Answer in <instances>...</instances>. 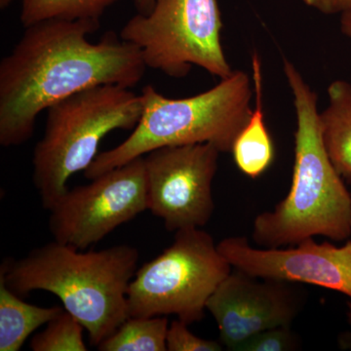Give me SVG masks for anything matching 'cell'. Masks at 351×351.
Instances as JSON below:
<instances>
[{"mask_svg":"<svg viewBox=\"0 0 351 351\" xmlns=\"http://www.w3.org/2000/svg\"><path fill=\"white\" fill-rule=\"evenodd\" d=\"M64 311L25 302L0 282V351H19L32 332Z\"/></svg>","mask_w":351,"mask_h":351,"instance_id":"5bb4252c","label":"cell"},{"mask_svg":"<svg viewBox=\"0 0 351 351\" xmlns=\"http://www.w3.org/2000/svg\"><path fill=\"white\" fill-rule=\"evenodd\" d=\"M294 284L258 278L233 269L206 304V311L218 325L223 348L235 351L257 332L292 326L306 302L302 289Z\"/></svg>","mask_w":351,"mask_h":351,"instance_id":"30bf717a","label":"cell"},{"mask_svg":"<svg viewBox=\"0 0 351 351\" xmlns=\"http://www.w3.org/2000/svg\"><path fill=\"white\" fill-rule=\"evenodd\" d=\"M24 27L46 20H100L120 0H20Z\"/></svg>","mask_w":351,"mask_h":351,"instance_id":"2e32d148","label":"cell"},{"mask_svg":"<svg viewBox=\"0 0 351 351\" xmlns=\"http://www.w3.org/2000/svg\"><path fill=\"white\" fill-rule=\"evenodd\" d=\"M12 1L13 0H0V8H1L2 10H4V9H6L7 7L12 3Z\"/></svg>","mask_w":351,"mask_h":351,"instance_id":"cb8c5ba5","label":"cell"},{"mask_svg":"<svg viewBox=\"0 0 351 351\" xmlns=\"http://www.w3.org/2000/svg\"><path fill=\"white\" fill-rule=\"evenodd\" d=\"M339 25H341V32L351 39V9L341 14Z\"/></svg>","mask_w":351,"mask_h":351,"instance_id":"7402d4cb","label":"cell"},{"mask_svg":"<svg viewBox=\"0 0 351 351\" xmlns=\"http://www.w3.org/2000/svg\"><path fill=\"white\" fill-rule=\"evenodd\" d=\"M346 319L350 329L339 334L338 343L339 348L343 350H351V301L348 302V311H346Z\"/></svg>","mask_w":351,"mask_h":351,"instance_id":"44dd1931","label":"cell"},{"mask_svg":"<svg viewBox=\"0 0 351 351\" xmlns=\"http://www.w3.org/2000/svg\"><path fill=\"white\" fill-rule=\"evenodd\" d=\"M69 189L49 210L55 241L78 250L98 243L149 210L144 156Z\"/></svg>","mask_w":351,"mask_h":351,"instance_id":"ba28073f","label":"cell"},{"mask_svg":"<svg viewBox=\"0 0 351 351\" xmlns=\"http://www.w3.org/2000/svg\"><path fill=\"white\" fill-rule=\"evenodd\" d=\"M306 5L325 15L343 14L351 9V0H302Z\"/></svg>","mask_w":351,"mask_h":351,"instance_id":"ffe728a7","label":"cell"},{"mask_svg":"<svg viewBox=\"0 0 351 351\" xmlns=\"http://www.w3.org/2000/svg\"><path fill=\"white\" fill-rule=\"evenodd\" d=\"M84 330L75 316L64 311L32 337L29 346L34 351H86Z\"/></svg>","mask_w":351,"mask_h":351,"instance_id":"e0dca14e","label":"cell"},{"mask_svg":"<svg viewBox=\"0 0 351 351\" xmlns=\"http://www.w3.org/2000/svg\"><path fill=\"white\" fill-rule=\"evenodd\" d=\"M219 154L212 144H193L160 147L144 156L149 210L168 232L209 223Z\"/></svg>","mask_w":351,"mask_h":351,"instance_id":"9c48e42d","label":"cell"},{"mask_svg":"<svg viewBox=\"0 0 351 351\" xmlns=\"http://www.w3.org/2000/svg\"><path fill=\"white\" fill-rule=\"evenodd\" d=\"M210 233L175 232L173 243L136 271L129 285V317L176 315L188 325L204 318L206 304L232 271Z\"/></svg>","mask_w":351,"mask_h":351,"instance_id":"8992f818","label":"cell"},{"mask_svg":"<svg viewBox=\"0 0 351 351\" xmlns=\"http://www.w3.org/2000/svg\"><path fill=\"white\" fill-rule=\"evenodd\" d=\"M283 71L297 115L292 186L272 211L256 217L252 239L267 249L315 237L345 241L351 237V195L323 145L318 96L285 58Z\"/></svg>","mask_w":351,"mask_h":351,"instance_id":"7a4b0ae2","label":"cell"},{"mask_svg":"<svg viewBox=\"0 0 351 351\" xmlns=\"http://www.w3.org/2000/svg\"><path fill=\"white\" fill-rule=\"evenodd\" d=\"M189 326L180 319L171 323L166 338L168 351H221L225 348L221 341L195 336Z\"/></svg>","mask_w":351,"mask_h":351,"instance_id":"d6986e66","label":"cell"},{"mask_svg":"<svg viewBox=\"0 0 351 351\" xmlns=\"http://www.w3.org/2000/svg\"><path fill=\"white\" fill-rule=\"evenodd\" d=\"M328 97L329 105L319 112L321 138L335 169L351 181V82L335 80Z\"/></svg>","mask_w":351,"mask_h":351,"instance_id":"4fadbf2b","label":"cell"},{"mask_svg":"<svg viewBox=\"0 0 351 351\" xmlns=\"http://www.w3.org/2000/svg\"><path fill=\"white\" fill-rule=\"evenodd\" d=\"M223 27L219 0H154L151 12L136 14L119 36L137 46L147 68L182 78L196 66L221 80L234 71L221 44Z\"/></svg>","mask_w":351,"mask_h":351,"instance_id":"52a82bcc","label":"cell"},{"mask_svg":"<svg viewBox=\"0 0 351 351\" xmlns=\"http://www.w3.org/2000/svg\"><path fill=\"white\" fill-rule=\"evenodd\" d=\"M142 95L119 85H99L47 110L45 131L32 154V182L49 211L69 191L71 176L85 171L110 132L131 130L142 117Z\"/></svg>","mask_w":351,"mask_h":351,"instance_id":"5b68a950","label":"cell"},{"mask_svg":"<svg viewBox=\"0 0 351 351\" xmlns=\"http://www.w3.org/2000/svg\"><path fill=\"white\" fill-rule=\"evenodd\" d=\"M301 350V339L292 326L270 328L247 339L235 351H295Z\"/></svg>","mask_w":351,"mask_h":351,"instance_id":"ac0fdd59","label":"cell"},{"mask_svg":"<svg viewBox=\"0 0 351 351\" xmlns=\"http://www.w3.org/2000/svg\"><path fill=\"white\" fill-rule=\"evenodd\" d=\"M255 91V108L250 119L235 138L232 154L237 168L252 179L260 177L271 165L274 147L265 122L262 62L254 51L251 57Z\"/></svg>","mask_w":351,"mask_h":351,"instance_id":"7c38bea8","label":"cell"},{"mask_svg":"<svg viewBox=\"0 0 351 351\" xmlns=\"http://www.w3.org/2000/svg\"><path fill=\"white\" fill-rule=\"evenodd\" d=\"M138 258L131 245L83 252L53 240L3 261L0 282L21 298L34 291L57 295L98 348L129 317L127 295Z\"/></svg>","mask_w":351,"mask_h":351,"instance_id":"3957f363","label":"cell"},{"mask_svg":"<svg viewBox=\"0 0 351 351\" xmlns=\"http://www.w3.org/2000/svg\"><path fill=\"white\" fill-rule=\"evenodd\" d=\"M0 62V145L25 144L43 110L99 85L136 86L147 66L137 46L108 32L97 43L87 36L100 20H46L25 27Z\"/></svg>","mask_w":351,"mask_h":351,"instance_id":"6da1fadb","label":"cell"},{"mask_svg":"<svg viewBox=\"0 0 351 351\" xmlns=\"http://www.w3.org/2000/svg\"><path fill=\"white\" fill-rule=\"evenodd\" d=\"M232 269L258 278L309 284L336 291L351 301V241L337 247L314 237L286 248L253 247L246 237H232L218 243Z\"/></svg>","mask_w":351,"mask_h":351,"instance_id":"8fae6325","label":"cell"},{"mask_svg":"<svg viewBox=\"0 0 351 351\" xmlns=\"http://www.w3.org/2000/svg\"><path fill=\"white\" fill-rule=\"evenodd\" d=\"M137 13L147 15L154 7V0H132Z\"/></svg>","mask_w":351,"mask_h":351,"instance_id":"603a6c76","label":"cell"},{"mask_svg":"<svg viewBox=\"0 0 351 351\" xmlns=\"http://www.w3.org/2000/svg\"><path fill=\"white\" fill-rule=\"evenodd\" d=\"M141 95L144 108L137 126L125 141L97 156L84 171L87 179L164 147L212 144L221 154L232 152L253 110L251 77L243 71H234L216 86L189 98H167L152 85Z\"/></svg>","mask_w":351,"mask_h":351,"instance_id":"277c9868","label":"cell"},{"mask_svg":"<svg viewBox=\"0 0 351 351\" xmlns=\"http://www.w3.org/2000/svg\"><path fill=\"white\" fill-rule=\"evenodd\" d=\"M167 316L128 317L98 346L101 351H166Z\"/></svg>","mask_w":351,"mask_h":351,"instance_id":"9a60e30c","label":"cell"}]
</instances>
